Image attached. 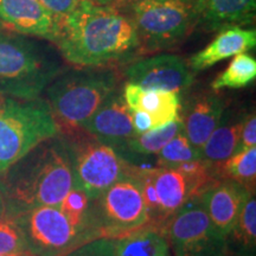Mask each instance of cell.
I'll return each instance as SVG.
<instances>
[{
	"instance_id": "obj_6",
	"label": "cell",
	"mask_w": 256,
	"mask_h": 256,
	"mask_svg": "<svg viewBox=\"0 0 256 256\" xmlns=\"http://www.w3.org/2000/svg\"><path fill=\"white\" fill-rule=\"evenodd\" d=\"M90 200V223L98 238L116 240L148 226L140 184L130 172Z\"/></svg>"
},
{
	"instance_id": "obj_20",
	"label": "cell",
	"mask_w": 256,
	"mask_h": 256,
	"mask_svg": "<svg viewBox=\"0 0 256 256\" xmlns=\"http://www.w3.org/2000/svg\"><path fill=\"white\" fill-rule=\"evenodd\" d=\"M243 119L232 113H223L218 126L202 147L200 159L217 165L238 151Z\"/></svg>"
},
{
	"instance_id": "obj_2",
	"label": "cell",
	"mask_w": 256,
	"mask_h": 256,
	"mask_svg": "<svg viewBox=\"0 0 256 256\" xmlns=\"http://www.w3.org/2000/svg\"><path fill=\"white\" fill-rule=\"evenodd\" d=\"M72 186V153L60 134L38 144L0 174V191L11 215L58 206Z\"/></svg>"
},
{
	"instance_id": "obj_10",
	"label": "cell",
	"mask_w": 256,
	"mask_h": 256,
	"mask_svg": "<svg viewBox=\"0 0 256 256\" xmlns=\"http://www.w3.org/2000/svg\"><path fill=\"white\" fill-rule=\"evenodd\" d=\"M171 256H226V238L210 222L197 196L188 200L165 226Z\"/></svg>"
},
{
	"instance_id": "obj_31",
	"label": "cell",
	"mask_w": 256,
	"mask_h": 256,
	"mask_svg": "<svg viewBox=\"0 0 256 256\" xmlns=\"http://www.w3.org/2000/svg\"><path fill=\"white\" fill-rule=\"evenodd\" d=\"M52 14L62 19L76 8L82 0H38Z\"/></svg>"
},
{
	"instance_id": "obj_22",
	"label": "cell",
	"mask_w": 256,
	"mask_h": 256,
	"mask_svg": "<svg viewBox=\"0 0 256 256\" xmlns=\"http://www.w3.org/2000/svg\"><path fill=\"white\" fill-rule=\"evenodd\" d=\"M226 254L255 256L256 249V200L250 194L232 230L226 235Z\"/></svg>"
},
{
	"instance_id": "obj_32",
	"label": "cell",
	"mask_w": 256,
	"mask_h": 256,
	"mask_svg": "<svg viewBox=\"0 0 256 256\" xmlns=\"http://www.w3.org/2000/svg\"><path fill=\"white\" fill-rule=\"evenodd\" d=\"M130 118H132V124L136 134H144L148 130H153L152 119L150 115L144 113L142 110H130Z\"/></svg>"
},
{
	"instance_id": "obj_30",
	"label": "cell",
	"mask_w": 256,
	"mask_h": 256,
	"mask_svg": "<svg viewBox=\"0 0 256 256\" xmlns=\"http://www.w3.org/2000/svg\"><path fill=\"white\" fill-rule=\"evenodd\" d=\"M256 147V116L255 113L248 114L243 119L242 128H241V136H240V142L238 151L252 148ZM235 152V153H236Z\"/></svg>"
},
{
	"instance_id": "obj_37",
	"label": "cell",
	"mask_w": 256,
	"mask_h": 256,
	"mask_svg": "<svg viewBox=\"0 0 256 256\" xmlns=\"http://www.w3.org/2000/svg\"><path fill=\"white\" fill-rule=\"evenodd\" d=\"M2 28V23H0V28Z\"/></svg>"
},
{
	"instance_id": "obj_3",
	"label": "cell",
	"mask_w": 256,
	"mask_h": 256,
	"mask_svg": "<svg viewBox=\"0 0 256 256\" xmlns=\"http://www.w3.org/2000/svg\"><path fill=\"white\" fill-rule=\"evenodd\" d=\"M62 72V56L50 44L0 32L2 96L34 100Z\"/></svg>"
},
{
	"instance_id": "obj_12",
	"label": "cell",
	"mask_w": 256,
	"mask_h": 256,
	"mask_svg": "<svg viewBox=\"0 0 256 256\" xmlns=\"http://www.w3.org/2000/svg\"><path fill=\"white\" fill-rule=\"evenodd\" d=\"M81 128L98 142L110 146L119 154L124 152L128 140L136 136L130 112L119 89L106 100Z\"/></svg>"
},
{
	"instance_id": "obj_11",
	"label": "cell",
	"mask_w": 256,
	"mask_h": 256,
	"mask_svg": "<svg viewBox=\"0 0 256 256\" xmlns=\"http://www.w3.org/2000/svg\"><path fill=\"white\" fill-rule=\"evenodd\" d=\"M194 72L183 57L160 54L130 63L124 70L128 82L146 90H165L180 95L194 84Z\"/></svg>"
},
{
	"instance_id": "obj_28",
	"label": "cell",
	"mask_w": 256,
	"mask_h": 256,
	"mask_svg": "<svg viewBox=\"0 0 256 256\" xmlns=\"http://www.w3.org/2000/svg\"><path fill=\"white\" fill-rule=\"evenodd\" d=\"M28 250L14 216L6 212L0 218V255Z\"/></svg>"
},
{
	"instance_id": "obj_16",
	"label": "cell",
	"mask_w": 256,
	"mask_h": 256,
	"mask_svg": "<svg viewBox=\"0 0 256 256\" xmlns=\"http://www.w3.org/2000/svg\"><path fill=\"white\" fill-rule=\"evenodd\" d=\"M197 24L206 31H220L232 26H244L254 22L256 0H191Z\"/></svg>"
},
{
	"instance_id": "obj_29",
	"label": "cell",
	"mask_w": 256,
	"mask_h": 256,
	"mask_svg": "<svg viewBox=\"0 0 256 256\" xmlns=\"http://www.w3.org/2000/svg\"><path fill=\"white\" fill-rule=\"evenodd\" d=\"M63 256H115V241L104 238L92 240Z\"/></svg>"
},
{
	"instance_id": "obj_15",
	"label": "cell",
	"mask_w": 256,
	"mask_h": 256,
	"mask_svg": "<svg viewBox=\"0 0 256 256\" xmlns=\"http://www.w3.org/2000/svg\"><path fill=\"white\" fill-rule=\"evenodd\" d=\"M182 113L183 133L200 154L202 147L218 126L224 113V102L212 92H200L188 98Z\"/></svg>"
},
{
	"instance_id": "obj_36",
	"label": "cell",
	"mask_w": 256,
	"mask_h": 256,
	"mask_svg": "<svg viewBox=\"0 0 256 256\" xmlns=\"http://www.w3.org/2000/svg\"><path fill=\"white\" fill-rule=\"evenodd\" d=\"M145 2V0H121V2H126V4H136V2Z\"/></svg>"
},
{
	"instance_id": "obj_27",
	"label": "cell",
	"mask_w": 256,
	"mask_h": 256,
	"mask_svg": "<svg viewBox=\"0 0 256 256\" xmlns=\"http://www.w3.org/2000/svg\"><path fill=\"white\" fill-rule=\"evenodd\" d=\"M196 159H200V152H197L191 146L188 138L182 130L160 150L158 158H156V164H158V168H176V166Z\"/></svg>"
},
{
	"instance_id": "obj_24",
	"label": "cell",
	"mask_w": 256,
	"mask_h": 256,
	"mask_svg": "<svg viewBox=\"0 0 256 256\" xmlns=\"http://www.w3.org/2000/svg\"><path fill=\"white\" fill-rule=\"evenodd\" d=\"M183 130L180 119L165 126L151 130L144 134H136L130 139L124 146L121 158L126 160L130 156H151L158 154L160 150L168 144L170 140Z\"/></svg>"
},
{
	"instance_id": "obj_1",
	"label": "cell",
	"mask_w": 256,
	"mask_h": 256,
	"mask_svg": "<svg viewBox=\"0 0 256 256\" xmlns=\"http://www.w3.org/2000/svg\"><path fill=\"white\" fill-rule=\"evenodd\" d=\"M55 44L63 60L83 68L126 62L142 50L132 17L89 0L60 19Z\"/></svg>"
},
{
	"instance_id": "obj_35",
	"label": "cell",
	"mask_w": 256,
	"mask_h": 256,
	"mask_svg": "<svg viewBox=\"0 0 256 256\" xmlns=\"http://www.w3.org/2000/svg\"><path fill=\"white\" fill-rule=\"evenodd\" d=\"M0 256H34V255L31 254L28 250H25V252H10V254H2Z\"/></svg>"
},
{
	"instance_id": "obj_38",
	"label": "cell",
	"mask_w": 256,
	"mask_h": 256,
	"mask_svg": "<svg viewBox=\"0 0 256 256\" xmlns=\"http://www.w3.org/2000/svg\"><path fill=\"white\" fill-rule=\"evenodd\" d=\"M226 256H232V255H229V254H226Z\"/></svg>"
},
{
	"instance_id": "obj_19",
	"label": "cell",
	"mask_w": 256,
	"mask_h": 256,
	"mask_svg": "<svg viewBox=\"0 0 256 256\" xmlns=\"http://www.w3.org/2000/svg\"><path fill=\"white\" fill-rule=\"evenodd\" d=\"M122 96L130 110H142L152 119L153 130L180 119L179 95L165 90H146L127 82Z\"/></svg>"
},
{
	"instance_id": "obj_14",
	"label": "cell",
	"mask_w": 256,
	"mask_h": 256,
	"mask_svg": "<svg viewBox=\"0 0 256 256\" xmlns=\"http://www.w3.org/2000/svg\"><path fill=\"white\" fill-rule=\"evenodd\" d=\"M250 194V192L236 182L220 179L197 197L200 198L210 222L217 232L226 238Z\"/></svg>"
},
{
	"instance_id": "obj_18",
	"label": "cell",
	"mask_w": 256,
	"mask_h": 256,
	"mask_svg": "<svg viewBox=\"0 0 256 256\" xmlns=\"http://www.w3.org/2000/svg\"><path fill=\"white\" fill-rule=\"evenodd\" d=\"M256 46L255 28L232 26L220 30L211 43L194 54L188 60L192 72H203L220 60L254 49Z\"/></svg>"
},
{
	"instance_id": "obj_9",
	"label": "cell",
	"mask_w": 256,
	"mask_h": 256,
	"mask_svg": "<svg viewBox=\"0 0 256 256\" xmlns=\"http://www.w3.org/2000/svg\"><path fill=\"white\" fill-rule=\"evenodd\" d=\"M28 250L34 256H63L92 238L72 226L58 206H37L14 214Z\"/></svg>"
},
{
	"instance_id": "obj_23",
	"label": "cell",
	"mask_w": 256,
	"mask_h": 256,
	"mask_svg": "<svg viewBox=\"0 0 256 256\" xmlns=\"http://www.w3.org/2000/svg\"><path fill=\"white\" fill-rule=\"evenodd\" d=\"M217 178L232 180L255 194L256 188V147L236 152L220 164L215 165Z\"/></svg>"
},
{
	"instance_id": "obj_34",
	"label": "cell",
	"mask_w": 256,
	"mask_h": 256,
	"mask_svg": "<svg viewBox=\"0 0 256 256\" xmlns=\"http://www.w3.org/2000/svg\"><path fill=\"white\" fill-rule=\"evenodd\" d=\"M5 214H6L5 200H4V197H2V191H0V218H2Z\"/></svg>"
},
{
	"instance_id": "obj_33",
	"label": "cell",
	"mask_w": 256,
	"mask_h": 256,
	"mask_svg": "<svg viewBox=\"0 0 256 256\" xmlns=\"http://www.w3.org/2000/svg\"><path fill=\"white\" fill-rule=\"evenodd\" d=\"M89 2H92L98 5H110V6H118L119 4H121V0H89Z\"/></svg>"
},
{
	"instance_id": "obj_26",
	"label": "cell",
	"mask_w": 256,
	"mask_h": 256,
	"mask_svg": "<svg viewBox=\"0 0 256 256\" xmlns=\"http://www.w3.org/2000/svg\"><path fill=\"white\" fill-rule=\"evenodd\" d=\"M58 208L72 226L89 234L92 238H100L90 223V198L84 191L72 186Z\"/></svg>"
},
{
	"instance_id": "obj_7",
	"label": "cell",
	"mask_w": 256,
	"mask_h": 256,
	"mask_svg": "<svg viewBox=\"0 0 256 256\" xmlns=\"http://www.w3.org/2000/svg\"><path fill=\"white\" fill-rule=\"evenodd\" d=\"M72 153L74 186L80 188L90 200L98 197L110 185L127 174L130 162L82 128L60 133Z\"/></svg>"
},
{
	"instance_id": "obj_5",
	"label": "cell",
	"mask_w": 256,
	"mask_h": 256,
	"mask_svg": "<svg viewBox=\"0 0 256 256\" xmlns=\"http://www.w3.org/2000/svg\"><path fill=\"white\" fill-rule=\"evenodd\" d=\"M60 134L44 98L0 95V174L44 140Z\"/></svg>"
},
{
	"instance_id": "obj_8",
	"label": "cell",
	"mask_w": 256,
	"mask_h": 256,
	"mask_svg": "<svg viewBox=\"0 0 256 256\" xmlns=\"http://www.w3.org/2000/svg\"><path fill=\"white\" fill-rule=\"evenodd\" d=\"M132 19L142 49L162 50L176 46L190 34L197 24L191 0H145L132 4Z\"/></svg>"
},
{
	"instance_id": "obj_25",
	"label": "cell",
	"mask_w": 256,
	"mask_h": 256,
	"mask_svg": "<svg viewBox=\"0 0 256 256\" xmlns=\"http://www.w3.org/2000/svg\"><path fill=\"white\" fill-rule=\"evenodd\" d=\"M256 78V60L243 52L235 56L228 68L220 72L211 83L212 90L238 89L248 87Z\"/></svg>"
},
{
	"instance_id": "obj_13",
	"label": "cell",
	"mask_w": 256,
	"mask_h": 256,
	"mask_svg": "<svg viewBox=\"0 0 256 256\" xmlns=\"http://www.w3.org/2000/svg\"><path fill=\"white\" fill-rule=\"evenodd\" d=\"M0 23L19 34L55 43L60 18L38 0H0Z\"/></svg>"
},
{
	"instance_id": "obj_17",
	"label": "cell",
	"mask_w": 256,
	"mask_h": 256,
	"mask_svg": "<svg viewBox=\"0 0 256 256\" xmlns=\"http://www.w3.org/2000/svg\"><path fill=\"white\" fill-rule=\"evenodd\" d=\"M151 177L165 223L203 188L196 180L174 168H151Z\"/></svg>"
},
{
	"instance_id": "obj_21",
	"label": "cell",
	"mask_w": 256,
	"mask_h": 256,
	"mask_svg": "<svg viewBox=\"0 0 256 256\" xmlns=\"http://www.w3.org/2000/svg\"><path fill=\"white\" fill-rule=\"evenodd\" d=\"M115 256H171L165 230L147 226L114 240Z\"/></svg>"
},
{
	"instance_id": "obj_4",
	"label": "cell",
	"mask_w": 256,
	"mask_h": 256,
	"mask_svg": "<svg viewBox=\"0 0 256 256\" xmlns=\"http://www.w3.org/2000/svg\"><path fill=\"white\" fill-rule=\"evenodd\" d=\"M119 89L114 70L98 68L62 72L46 89V101L60 133L81 128L112 94Z\"/></svg>"
}]
</instances>
